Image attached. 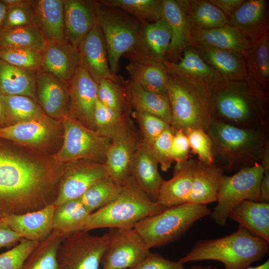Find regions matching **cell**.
<instances>
[{
	"label": "cell",
	"mask_w": 269,
	"mask_h": 269,
	"mask_svg": "<svg viewBox=\"0 0 269 269\" xmlns=\"http://www.w3.org/2000/svg\"><path fill=\"white\" fill-rule=\"evenodd\" d=\"M62 173L21 156L0 141V220L53 204Z\"/></svg>",
	"instance_id": "6da1fadb"
},
{
	"label": "cell",
	"mask_w": 269,
	"mask_h": 269,
	"mask_svg": "<svg viewBox=\"0 0 269 269\" xmlns=\"http://www.w3.org/2000/svg\"><path fill=\"white\" fill-rule=\"evenodd\" d=\"M209 98L214 120L242 129L269 130V91L252 78L223 81Z\"/></svg>",
	"instance_id": "7a4b0ae2"
},
{
	"label": "cell",
	"mask_w": 269,
	"mask_h": 269,
	"mask_svg": "<svg viewBox=\"0 0 269 269\" xmlns=\"http://www.w3.org/2000/svg\"><path fill=\"white\" fill-rule=\"evenodd\" d=\"M214 164L224 171H235L261 162L269 130L239 128L216 120L207 131Z\"/></svg>",
	"instance_id": "3957f363"
},
{
	"label": "cell",
	"mask_w": 269,
	"mask_h": 269,
	"mask_svg": "<svg viewBox=\"0 0 269 269\" xmlns=\"http://www.w3.org/2000/svg\"><path fill=\"white\" fill-rule=\"evenodd\" d=\"M269 242L239 226L234 233L215 239L200 240L181 258L182 263L204 260L222 263L224 269H245L268 253Z\"/></svg>",
	"instance_id": "277c9868"
},
{
	"label": "cell",
	"mask_w": 269,
	"mask_h": 269,
	"mask_svg": "<svg viewBox=\"0 0 269 269\" xmlns=\"http://www.w3.org/2000/svg\"><path fill=\"white\" fill-rule=\"evenodd\" d=\"M166 208L152 201L131 175L122 185L115 200L91 214L84 231L104 228L133 229L139 221Z\"/></svg>",
	"instance_id": "5b68a950"
},
{
	"label": "cell",
	"mask_w": 269,
	"mask_h": 269,
	"mask_svg": "<svg viewBox=\"0 0 269 269\" xmlns=\"http://www.w3.org/2000/svg\"><path fill=\"white\" fill-rule=\"evenodd\" d=\"M166 94L171 108L172 127L184 132L190 129L207 132L214 120L209 94L168 73Z\"/></svg>",
	"instance_id": "8992f818"
},
{
	"label": "cell",
	"mask_w": 269,
	"mask_h": 269,
	"mask_svg": "<svg viewBox=\"0 0 269 269\" xmlns=\"http://www.w3.org/2000/svg\"><path fill=\"white\" fill-rule=\"evenodd\" d=\"M210 213L206 204L188 202L146 217L134 228L149 249L160 247L180 238L196 221Z\"/></svg>",
	"instance_id": "52a82bcc"
},
{
	"label": "cell",
	"mask_w": 269,
	"mask_h": 269,
	"mask_svg": "<svg viewBox=\"0 0 269 269\" xmlns=\"http://www.w3.org/2000/svg\"><path fill=\"white\" fill-rule=\"evenodd\" d=\"M61 120L64 129L63 142L52 156L54 161L59 164L80 160L104 163L111 139L68 115Z\"/></svg>",
	"instance_id": "ba28073f"
},
{
	"label": "cell",
	"mask_w": 269,
	"mask_h": 269,
	"mask_svg": "<svg viewBox=\"0 0 269 269\" xmlns=\"http://www.w3.org/2000/svg\"><path fill=\"white\" fill-rule=\"evenodd\" d=\"M99 4L98 23L105 41L110 69L117 74L121 57L132 49L142 22L121 9Z\"/></svg>",
	"instance_id": "9c48e42d"
},
{
	"label": "cell",
	"mask_w": 269,
	"mask_h": 269,
	"mask_svg": "<svg viewBox=\"0 0 269 269\" xmlns=\"http://www.w3.org/2000/svg\"><path fill=\"white\" fill-rule=\"evenodd\" d=\"M264 169L260 163L240 169L233 175H224L217 194V204L210 213L221 226L226 223L232 209L244 200L260 201V185Z\"/></svg>",
	"instance_id": "30bf717a"
},
{
	"label": "cell",
	"mask_w": 269,
	"mask_h": 269,
	"mask_svg": "<svg viewBox=\"0 0 269 269\" xmlns=\"http://www.w3.org/2000/svg\"><path fill=\"white\" fill-rule=\"evenodd\" d=\"M108 242V233L97 236L82 230L70 234L58 248L57 269H99Z\"/></svg>",
	"instance_id": "8fae6325"
},
{
	"label": "cell",
	"mask_w": 269,
	"mask_h": 269,
	"mask_svg": "<svg viewBox=\"0 0 269 269\" xmlns=\"http://www.w3.org/2000/svg\"><path fill=\"white\" fill-rule=\"evenodd\" d=\"M101 265L103 269H130L142 262L150 249L134 228H109Z\"/></svg>",
	"instance_id": "7c38bea8"
},
{
	"label": "cell",
	"mask_w": 269,
	"mask_h": 269,
	"mask_svg": "<svg viewBox=\"0 0 269 269\" xmlns=\"http://www.w3.org/2000/svg\"><path fill=\"white\" fill-rule=\"evenodd\" d=\"M62 175L53 203L56 206L79 199L93 185L108 176L104 163L89 160L73 164Z\"/></svg>",
	"instance_id": "4fadbf2b"
},
{
	"label": "cell",
	"mask_w": 269,
	"mask_h": 269,
	"mask_svg": "<svg viewBox=\"0 0 269 269\" xmlns=\"http://www.w3.org/2000/svg\"><path fill=\"white\" fill-rule=\"evenodd\" d=\"M70 108L68 115L88 128L95 130L94 111L98 84L80 65L69 83Z\"/></svg>",
	"instance_id": "5bb4252c"
},
{
	"label": "cell",
	"mask_w": 269,
	"mask_h": 269,
	"mask_svg": "<svg viewBox=\"0 0 269 269\" xmlns=\"http://www.w3.org/2000/svg\"><path fill=\"white\" fill-rule=\"evenodd\" d=\"M168 73L174 75L210 95L211 91L224 81L218 73L200 57L197 51L189 47L176 62H162Z\"/></svg>",
	"instance_id": "9a60e30c"
},
{
	"label": "cell",
	"mask_w": 269,
	"mask_h": 269,
	"mask_svg": "<svg viewBox=\"0 0 269 269\" xmlns=\"http://www.w3.org/2000/svg\"><path fill=\"white\" fill-rule=\"evenodd\" d=\"M78 49L81 65L97 84L104 79L124 82L110 69L105 41L98 22L82 40Z\"/></svg>",
	"instance_id": "2e32d148"
},
{
	"label": "cell",
	"mask_w": 269,
	"mask_h": 269,
	"mask_svg": "<svg viewBox=\"0 0 269 269\" xmlns=\"http://www.w3.org/2000/svg\"><path fill=\"white\" fill-rule=\"evenodd\" d=\"M171 38L170 27L163 18L142 23L132 49L125 55L129 59H146L162 62L166 60Z\"/></svg>",
	"instance_id": "e0dca14e"
},
{
	"label": "cell",
	"mask_w": 269,
	"mask_h": 269,
	"mask_svg": "<svg viewBox=\"0 0 269 269\" xmlns=\"http://www.w3.org/2000/svg\"><path fill=\"white\" fill-rule=\"evenodd\" d=\"M65 36L76 48L98 22V1L63 0Z\"/></svg>",
	"instance_id": "ac0fdd59"
},
{
	"label": "cell",
	"mask_w": 269,
	"mask_h": 269,
	"mask_svg": "<svg viewBox=\"0 0 269 269\" xmlns=\"http://www.w3.org/2000/svg\"><path fill=\"white\" fill-rule=\"evenodd\" d=\"M35 90L40 107L53 119L68 115L70 98L68 83L39 70L36 71Z\"/></svg>",
	"instance_id": "d6986e66"
},
{
	"label": "cell",
	"mask_w": 269,
	"mask_h": 269,
	"mask_svg": "<svg viewBox=\"0 0 269 269\" xmlns=\"http://www.w3.org/2000/svg\"><path fill=\"white\" fill-rule=\"evenodd\" d=\"M140 138L132 129L111 139L104 164L108 176L121 185L131 176L132 161Z\"/></svg>",
	"instance_id": "ffe728a7"
},
{
	"label": "cell",
	"mask_w": 269,
	"mask_h": 269,
	"mask_svg": "<svg viewBox=\"0 0 269 269\" xmlns=\"http://www.w3.org/2000/svg\"><path fill=\"white\" fill-rule=\"evenodd\" d=\"M162 18L170 27L171 41L165 60L176 62L191 45V26L185 12L177 0H162Z\"/></svg>",
	"instance_id": "44dd1931"
},
{
	"label": "cell",
	"mask_w": 269,
	"mask_h": 269,
	"mask_svg": "<svg viewBox=\"0 0 269 269\" xmlns=\"http://www.w3.org/2000/svg\"><path fill=\"white\" fill-rule=\"evenodd\" d=\"M227 24L253 41L269 32V1L245 0L228 18Z\"/></svg>",
	"instance_id": "7402d4cb"
},
{
	"label": "cell",
	"mask_w": 269,
	"mask_h": 269,
	"mask_svg": "<svg viewBox=\"0 0 269 269\" xmlns=\"http://www.w3.org/2000/svg\"><path fill=\"white\" fill-rule=\"evenodd\" d=\"M56 207L51 204L37 211L9 215L1 220L22 238L40 243L53 231V217Z\"/></svg>",
	"instance_id": "603a6c76"
},
{
	"label": "cell",
	"mask_w": 269,
	"mask_h": 269,
	"mask_svg": "<svg viewBox=\"0 0 269 269\" xmlns=\"http://www.w3.org/2000/svg\"><path fill=\"white\" fill-rule=\"evenodd\" d=\"M80 65L78 48L67 42L47 44L41 52L39 70L68 83Z\"/></svg>",
	"instance_id": "cb8c5ba5"
},
{
	"label": "cell",
	"mask_w": 269,
	"mask_h": 269,
	"mask_svg": "<svg viewBox=\"0 0 269 269\" xmlns=\"http://www.w3.org/2000/svg\"><path fill=\"white\" fill-rule=\"evenodd\" d=\"M252 41L236 28L226 24L208 29H191L190 47L194 49H216L243 53Z\"/></svg>",
	"instance_id": "d4e9b609"
},
{
	"label": "cell",
	"mask_w": 269,
	"mask_h": 269,
	"mask_svg": "<svg viewBox=\"0 0 269 269\" xmlns=\"http://www.w3.org/2000/svg\"><path fill=\"white\" fill-rule=\"evenodd\" d=\"M131 173L140 188L156 202L164 180L158 171L157 162L141 137L134 153Z\"/></svg>",
	"instance_id": "484cf974"
},
{
	"label": "cell",
	"mask_w": 269,
	"mask_h": 269,
	"mask_svg": "<svg viewBox=\"0 0 269 269\" xmlns=\"http://www.w3.org/2000/svg\"><path fill=\"white\" fill-rule=\"evenodd\" d=\"M197 161L190 158L176 163L173 177L163 181L156 201L158 204L168 208L188 202Z\"/></svg>",
	"instance_id": "4316f807"
},
{
	"label": "cell",
	"mask_w": 269,
	"mask_h": 269,
	"mask_svg": "<svg viewBox=\"0 0 269 269\" xmlns=\"http://www.w3.org/2000/svg\"><path fill=\"white\" fill-rule=\"evenodd\" d=\"M32 4L35 25L47 43L67 42L65 36L63 0H34Z\"/></svg>",
	"instance_id": "83f0119b"
},
{
	"label": "cell",
	"mask_w": 269,
	"mask_h": 269,
	"mask_svg": "<svg viewBox=\"0 0 269 269\" xmlns=\"http://www.w3.org/2000/svg\"><path fill=\"white\" fill-rule=\"evenodd\" d=\"M55 121L46 116L0 128V139L37 146L50 139L55 132Z\"/></svg>",
	"instance_id": "f1b7e54d"
},
{
	"label": "cell",
	"mask_w": 269,
	"mask_h": 269,
	"mask_svg": "<svg viewBox=\"0 0 269 269\" xmlns=\"http://www.w3.org/2000/svg\"><path fill=\"white\" fill-rule=\"evenodd\" d=\"M228 218L269 242V203L244 200L232 209Z\"/></svg>",
	"instance_id": "f546056e"
},
{
	"label": "cell",
	"mask_w": 269,
	"mask_h": 269,
	"mask_svg": "<svg viewBox=\"0 0 269 269\" xmlns=\"http://www.w3.org/2000/svg\"><path fill=\"white\" fill-rule=\"evenodd\" d=\"M196 50L201 58L224 81L243 80L249 78L242 52L216 49Z\"/></svg>",
	"instance_id": "4dcf8cb0"
},
{
	"label": "cell",
	"mask_w": 269,
	"mask_h": 269,
	"mask_svg": "<svg viewBox=\"0 0 269 269\" xmlns=\"http://www.w3.org/2000/svg\"><path fill=\"white\" fill-rule=\"evenodd\" d=\"M129 59L126 69L131 81L148 91L166 94L168 72L162 62L146 59Z\"/></svg>",
	"instance_id": "1f68e13d"
},
{
	"label": "cell",
	"mask_w": 269,
	"mask_h": 269,
	"mask_svg": "<svg viewBox=\"0 0 269 269\" xmlns=\"http://www.w3.org/2000/svg\"><path fill=\"white\" fill-rule=\"evenodd\" d=\"M126 87L131 107L134 112L153 115L171 126L172 114L166 94L148 91L131 80L127 82Z\"/></svg>",
	"instance_id": "d6a6232c"
},
{
	"label": "cell",
	"mask_w": 269,
	"mask_h": 269,
	"mask_svg": "<svg viewBox=\"0 0 269 269\" xmlns=\"http://www.w3.org/2000/svg\"><path fill=\"white\" fill-rule=\"evenodd\" d=\"M224 172L214 164H207L197 160L188 202L207 205L216 201Z\"/></svg>",
	"instance_id": "836d02e7"
},
{
	"label": "cell",
	"mask_w": 269,
	"mask_h": 269,
	"mask_svg": "<svg viewBox=\"0 0 269 269\" xmlns=\"http://www.w3.org/2000/svg\"><path fill=\"white\" fill-rule=\"evenodd\" d=\"M35 73L0 59V91L3 95H21L36 100Z\"/></svg>",
	"instance_id": "e575fe53"
},
{
	"label": "cell",
	"mask_w": 269,
	"mask_h": 269,
	"mask_svg": "<svg viewBox=\"0 0 269 269\" xmlns=\"http://www.w3.org/2000/svg\"><path fill=\"white\" fill-rule=\"evenodd\" d=\"M91 213L78 199L57 206L53 217V231L65 238L84 230Z\"/></svg>",
	"instance_id": "d590c367"
},
{
	"label": "cell",
	"mask_w": 269,
	"mask_h": 269,
	"mask_svg": "<svg viewBox=\"0 0 269 269\" xmlns=\"http://www.w3.org/2000/svg\"><path fill=\"white\" fill-rule=\"evenodd\" d=\"M189 20L191 29H208L228 23L226 16L209 0H177Z\"/></svg>",
	"instance_id": "8d00e7d4"
},
{
	"label": "cell",
	"mask_w": 269,
	"mask_h": 269,
	"mask_svg": "<svg viewBox=\"0 0 269 269\" xmlns=\"http://www.w3.org/2000/svg\"><path fill=\"white\" fill-rule=\"evenodd\" d=\"M242 53L249 77L269 91V32L252 41Z\"/></svg>",
	"instance_id": "74e56055"
},
{
	"label": "cell",
	"mask_w": 269,
	"mask_h": 269,
	"mask_svg": "<svg viewBox=\"0 0 269 269\" xmlns=\"http://www.w3.org/2000/svg\"><path fill=\"white\" fill-rule=\"evenodd\" d=\"M95 131L112 139L133 129L129 115L116 112L97 100L94 111Z\"/></svg>",
	"instance_id": "f35d334b"
},
{
	"label": "cell",
	"mask_w": 269,
	"mask_h": 269,
	"mask_svg": "<svg viewBox=\"0 0 269 269\" xmlns=\"http://www.w3.org/2000/svg\"><path fill=\"white\" fill-rule=\"evenodd\" d=\"M98 2L105 6L121 9L142 23L163 18L162 0H102Z\"/></svg>",
	"instance_id": "ab89813d"
},
{
	"label": "cell",
	"mask_w": 269,
	"mask_h": 269,
	"mask_svg": "<svg viewBox=\"0 0 269 269\" xmlns=\"http://www.w3.org/2000/svg\"><path fill=\"white\" fill-rule=\"evenodd\" d=\"M2 100L7 126L47 116L35 100L30 97L2 95Z\"/></svg>",
	"instance_id": "60d3db41"
},
{
	"label": "cell",
	"mask_w": 269,
	"mask_h": 269,
	"mask_svg": "<svg viewBox=\"0 0 269 269\" xmlns=\"http://www.w3.org/2000/svg\"><path fill=\"white\" fill-rule=\"evenodd\" d=\"M47 43L35 24L0 31V48L17 47L41 52Z\"/></svg>",
	"instance_id": "b9f144b4"
},
{
	"label": "cell",
	"mask_w": 269,
	"mask_h": 269,
	"mask_svg": "<svg viewBox=\"0 0 269 269\" xmlns=\"http://www.w3.org/2000/svg\"><path fill=\"white\" fill-rule=\"evenodd\" d=\"M122 189V185L108 176L93 185L78 199L92 213L115 200Z\"/></svg>",
	"instance_id": "7bdbcfd3"
},
{
	"label": "cell",
	"mask_w": 269,
	"mask_h": 269,
	"mask_svg": "<svg viewBox=\"0 0 269 269\" xmlns=\"http://www.w3.org/2000/svg\"><path fill=\"white\" fill-rule=\"evenodd\" d=\"M64 238L58 233L52 231L33 249L22 269H57V253Z\"/></svg>",
	"instance_id": "ee69618b"
},
{
	"label": "cell",
	"mask_w": 269,
	"mask_h": 269,
	"mask_svg": "<svg viewBox=\"0 0 269 269\" xmlns=\"http://www.w3.org/2000/svg\"><path fill=\"white\" fill-rule=\"evenodd\" d=\"M126 83L107 79L101 80L97 87L98 101L116 112L129 115L131 107Z\"/></svg>",
	"instance_id": "f6af8a7d"
},
{
	"label": "cell",
	"mask_w": 269,
	"mask_h": 269,
	"mask_svg": "<svg viewBox=\"0 0 269 269\" xmlns=\"http://www.w3.org/2000/svg\"><path fill=\"white\" fill-rule=\"evenodd\" d=\"M0 59L15 67L36 72L40 68L41 52L24 48H0Z\"/></svg>",
	"instance_id": "bcb514c9"
},
{
	"label": "cell",
	"mask_w": 269,
	"mask_h": 269,
	"mask_svg": "<svg viewBox=\"0 0 269 269\" xmlns=\"http://www.w3.org/2000/svg\"><path fill=\"white\" fill-rule=\"evenodd\" d=\"M133 116L139 128L141 138L147 146H150L162 133L171 126L163 120L147 113L134 111Z\"/></svg>",
	"instance_id": "7dc6e473"
},
{
	"label": "cell",
	"mask_w": 269,
	"mask_h": 269,
	"mask_svg": "<svg viewBox=\"0 0 269 269\" xmlns=\"http://www.w3.org/2000/svg\"><path fill=\"white\" fill-rule=\"evenodd\" d=\"M38 243L22 238L15 246L0 254V269H22Z\"/></svg>",
	"instance_id": "c3c4849f"
},
{
	"label": "cell",
	"mask_w": 269,
	"mask_h": 269,
	"mask_svg": "<svg viewBox=\"0 0 269 269\" xmlns=\"http://www.w3.org/2000/svg\"><path fill=\"white\" fill-rule=\"evenodd\" d=\"M184 133L191 152L198 155L199 161L207 164H214L211 140L207 132L201 129H190Z\"/></svg>",
	"instance_id": "681fc988"
},
{
	"label": "cell",
	"mask_w": 269,
	"mask_h": 269,
	"mask_svg": "<svg viewBox=\"0 0 269 269\" xmlns=\"http://www.w3.org/2000/svg\"><path fill=\"white\" fill-rule=\"evenodd\" d=\"M32 2V0H28L24 4L7 7L2 30L35 25Z\"/></svg>",
	"instance_id": "f907efd6"
},
{
	"label": "cell",
	"mask_w": 269,
	"mask_h": 269,
	"mask_svg": "<svg viewBox=\"0 0 269 269\" xmlns=\"http://www.w3.org/2000/svg\"><path fill=\"white\" fill-rule=\"evenodd\" d=\"M175 129L171 126L148 146L152 156L160 164L161 169L166 171L173 162L171 157V145Z\"/></svg>",
	"instance_id": "816d5d0a"
},
{
	"label": "cell",
	"mask_w": 269,
	"mask_h": 269,
	"mask_svg": "<svg viewBox=\"0 0 269 269\" xmlns=\"http://www.w3.org/2000/svg\"><path fill=\"white\" fill-rule=\"evenodd\" d=\"M170 151L173 161L176 163L183 162L189 159L191 150L189 141L185 134L181 130H175Z\"/></svg>",
	"instance_id": "f5cc1de1"
},
{
	"label": "cell",
	"mask_w": 269,
	"mask_h": 269,
	"mask_svg": "<svg viewBox=\"0 0 269 269\" xmlns=\"http://www.w3.org/2000/svg\"><path fill=\"white\" fill-rule=\"evenodd\" d=\"M180 261L168 260L156 253H150L142 262L130 269H184Z\"/></svg>",
	"instance_id": "db71d44e"
},
{
	"label": "cell",
	"mask_w": 269,
	"mask_h": 269,
	"mask_svg": "<svg viewBox=\"0 0 269 269\" xmlns=\"http://www.w3.org/2000/svg\"><path fill=\"white\" fill-rule=\"evenodd\" d=\"M22 238L12 230L3 221L0 220V249L16 245Z\"/></svg>",
	"instance_id": "11a10c76"
},
{
	"label": "cell",
	"mask_w": 269,
	"mask_h": 269,
	"mask_svg": "<svg viewBox=\"0 0 269 269\" xmlns=\"http://www.w3.org/2000/svg\"><path fill=\"white\" fill-rule=\"evenodd\" d=\"M245 0H209L228 18L242 5Z\"/></svg>",
	"instance_id": "9f6ffc18"
},
{
	"label": "cell",
	"mask_w": 269,
	"mask_h": 269,
	"mask_svg": "<svg viewBox=\"0 0 269 269\" xmlns=\"http://www.w3.org/2000/svg\"><path fill=\"white\" fill-rule=\"evenodd\" d=\"M260 202H269V171H264L260 185Z\"/></svg>",
	"instance_id": "6f0895ef"
},
{
	"label": "cell",
	"mask_w": 269,
	"mask_h": 269,
	"mask_svg": "<svg viewBox=\"0 0 269 269\" xmlns=\"http://www.w3.org/2000/svg\"><path fill=\"white\" fill-rule=\"evenodd\" d=\"M6 126L7 122L2 100V94L0 91V128Z\"/></svg>",
	"instance_id": "680465c9"
},
{
	"label": "cell",
	"mask_w": 269,
	"mask_h": 269,
	"mask_svg": "<svg viewBox=\"0 0 269 269\" xmlns=\"http://www.w3.org/2000/svg\"><path fill=\"white\" fill-rule=\"evenodd\" d=\"M7 9V6L2 0H0V31L2 29Z\"/></svg>",
	"instance_id": "91938a15"
},
{
	"label": "cell",
	"mask_w": 269,
	"mask_h": 269,
	"mask_svg": "<svg viewBox=\"0 0 269 269\" xmlns=\"http://www.w3.org/2000/svg\"><path fill=\"white\" fill-rule=\"evenodd\" d=\"M7 7L19 5L27 2L28 0H2Z\"/></svg>",
	"instance_id": "94428289"
},
{
	"label": "cell",
	"mask_w": 269,
	"mask_h": 269,
	"mask_svg": "<svg viewBox=\"0 0 269 269\" xmlns=\"http://www.w3.org/2000/svg\"><path fill=\"white\" fill-rule=\"evenodd\" d=\"M214 269H218L217 268L214 267ZM245 269H269V260L268 259L267 261H266L263 264L255 267H249L248 268H246Z\"/></svg>",
	"instance_id": "6125c7cd"
},
{
	"label": "cell",
	"mask_w": 269,
	"mask_h": 269,
	"mask_svg": "<svg viewBox=\"0 0 269 269\" xmlns=\"http://www.w3.org/2000/svg\"><path fill=\"white\" fill-rule=\"evenodd\" d=\"M188 269H214V267H213L211 265L206 266H194Z\"/></svg>",
	"instance_id": "be15d7a7"
}]
</instances>
